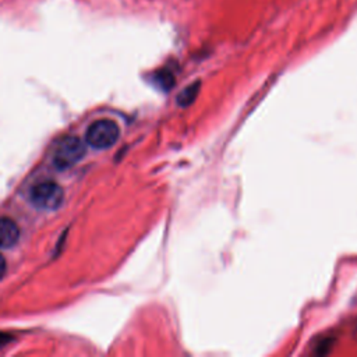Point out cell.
I'll use <instances>...</instances> for the list:
<instances>
[{
    "instance_id": "obj_8",
    "label": "cell",
    "mask_w": 357,
    "mask_h": 357,
    "mask_svg": "<svg viewBox=\"0 0 357 357\" xmlns=\"http://www.w3.org/2000/svg\"><path fill=\"white\" fill-rule=\"evenodd\" d=\"M7 340H10V337L8 336H6L4 333H0V344H3L4 342H7Z\"/></svg>"
},
{
    "instance_id": "obj_1",
    "label": "cell",
    "mask_w": 357,
    "mask_h": 357,
    "mask_svg": "<svg viewBox=\"0 0 357 357\" xmlns=\"http://www.w3.org/2000/svg\"><path fill=\"white\" fill-rule=\"evenodd\" d=\"M85 155V145L77 137L61 138L53 152V163L57 169H68L82 159Z\"/></svg>"
},
{
    "instance_id": "obj_6",
    "label": "cell",
    "mask_w": 357,
    "mask_h": 357,
    "mask_svg": "<svg viewBox=\"0 0 357 357\" xmlns=\"http://www.w3.org/2000/svg\"><path fill=\"white\" fill-rule=\"evenodd\" d=\"M155 82L158 84L159 88L167 91L169 88H172L174 85V77L169 70H160L155 74Z\"/></svg>"
},
{
    "instance_id": "obj_2",
    "label": "cell",
    "mask_w": 357,
    "mask_h": 357,
    "mask_svg": "<svg viewBox=\"0 0 357 357\" xmlns=\"http://www.w3.org/2000/svg\"><path fill=\"white\" fill-rule=\"evenodd\" d=\"M120 135V128L113 120H98L86 130V142L95 149H106L116 144Z\"/></svg>"
},
{
    "instance_id": "obj_7",
    "label": "cell",
    "mask_w": 357,
    "mask_h": 357,
    "mask_svg": "<svg viewBox=\"0 0 357 357\" xmlns=\"http://www.w3.org/2000/svg\"><path fill=\"white\" fill-rule=\"evenodd\" d=\"M4 272H6V261H4V258H3V255L0 254V279L3 278V275H4Z\"/></svg>"
},
{
    "instance_id": "obj_3",
    "label": "cell",
    "mask_w": 357,
    "mask_h": 357,
    "mask_svg": "<svg viewBox=\"0 0 357 357\" xmlns=\"http://www.w3.org/2000/svg\"><path fill=\"white\" fill-rule=\"evenodd\" d=\"M64 198V192L61 187L53 181H40L35 184L29 191L31 202L45 211L56 209L61 205Z\"/></svg>"
},
{
    "instance_id": "obj_5",
    "label": "cell",
    "mask_w": 357,
    "mask_h": 357,
    "mask_svg": "<svg viewBox=\"0 0 357 357\" xmlns=\"http://www.w3.org/2000/svg\"><path fill=\"white\" fill-rule=\"evenodd\" d=\"M199 86H201V82H199V81H195V82L190 84L188 86H185V88L177 95V103H178L180 106H188V105H191V103L195 100V98H197V95H198V92H199Z\"/></svg>"
},
{
    "instance_id": "obj_4",
    "label": "cell",
    "mask_w": 357,
    "mask_h": 357,
    "mask_svg": "<svg viewBox=\"0 0 357 357\" xmlns=\"http://www.w3.org/2000/svg\"><path fill=\"white\" fill-rule=\"evenodd\" d=\"M20 229L10 218H0V248H10L17 244Z\"/></svg>"
}]
</instances>
